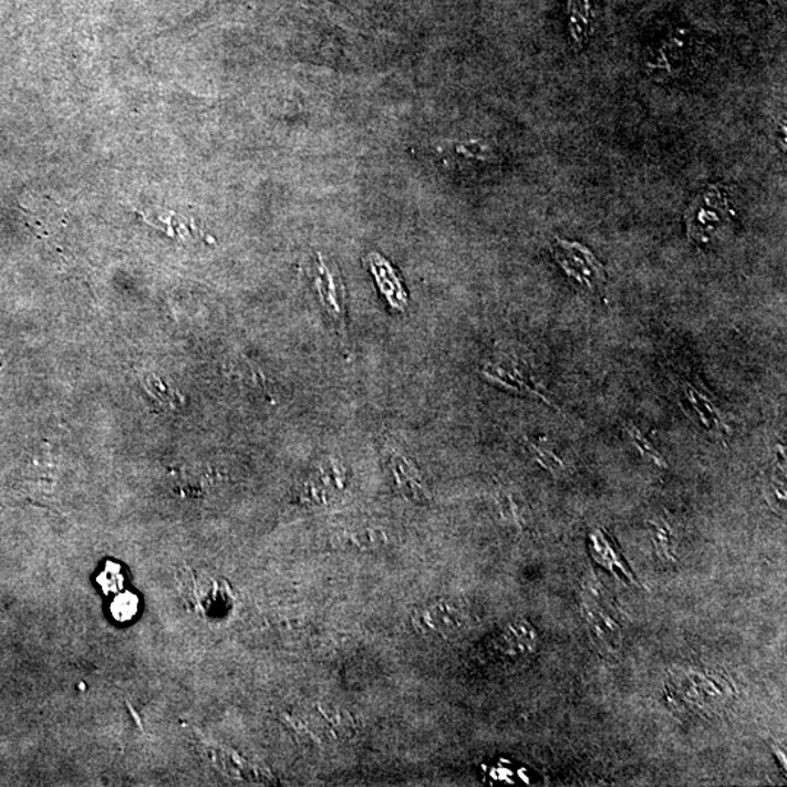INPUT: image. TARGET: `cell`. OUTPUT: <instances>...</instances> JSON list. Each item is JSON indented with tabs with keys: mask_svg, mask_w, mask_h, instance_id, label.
<instances>
[{
	"mask_svg": "<svg viewBox=\"0 0 787 787\" xmlns=\"http://www.w3.org/2000/svg\"><path fill=\"white\" fill-rule=\"evenodd\" d=\"M570 29L573 30L574 39L584 37L589 25V9L588 0H569Z\"/></svg>",
	"mask_w": 787,
	"mask_h": 787,
	"instance_id": "cell-14",
	"label": "cell"
},
{
	"mask_svg": "<svg viewBox=\"0 0 787 787\" xmlns=\"http://www.w3.org/2000/svg\"><path fill=\"white\" fill-rule=\"evenodd\" d=\"M734 687L724 675L703 670H674L666 683V697L676 711L713 716L734 698Z\"/></svg>",
	"mask_w": 787,
	"mask_h": 787,
	"instance_id": "cell-1",
	"label": "cell"
},
{
	"mask_svg": "<svg viewBox=\"0 0 787 787\" xmlns=\"http://www.w3.org/2000/svg\"><path fill=\"white\" fill-rule=\"evenodd\" d=\"M481 374L487 381L500 386V389L522 395H531V397L540 398L549 406H553L551 400L542 393L540 386L534 380L527 365L524 362H519L518 359H501V361L487 363L483 367Z\"/></svg>",
	"mask_w": 787,
	"mask_h": 787,
	"instance_id": "cell-3",
	"label": "cell"
},
{
	"mask_svg": "<svg viewBox=\"0 0 787 787\" xmlns=\"http://www.w3.org/2000/svg\"><path fill=\"white\" fill-rule=\"evenodd\" d=\"M527 446L529 453L536 458V462L546 469H549L550 473H553L555 476H560V474L565 472L563 459L557 457L553 451L549 449V446L531 439H527Z\"/></svg>",
	"mask_w": 787,
	"mask_h": 787,
	"instance_id": "cell-10",
	"label": "cell"
},
{
	"mask_svg": "<svg viewBox=\"0 0 787 787\" xmlns=\"http://www.w3.org/2000/svg\"><path fill=\"white\" fill-rule=\"evenodd\" d=\"M422 623L437 633H457L467 625V615L458 605L442 602L432 605L422 617Z\"/></svg>",
	"mask_w": 787,
	"mask_h": 787,
	"instance_id": "cell-7",
	"label": "cell"
},
{
	"mask_svg": "<svg viewBox=\"0 0 787 787\" xmlns=\"http://www.w3.org/2000/svg\"><path fill=\"white\" fill-rule=\"evenodd\" d=\"M147 394L155 400L159 406L168 410H174L182 406L184 400L183 395L174 390L172 385L165 384L159 376L154 374L147 375L144 382H142Z\"/></svg>",
	"mask_w": 787,
	"mask_h": 787,
	"instance_id": "cell-9",
	"label": "cell"
},
{
	"mask_svg": "<svg viewBox=\"0 0 787 787\" xmlns=\"http://www.w3.org/2000/svg\"><path fill=\"white\" fill-rule=\"evenodd\" d=\"M557 265L563 269L574 288L584 293L601 294L607 284V271L589 248L579 242L556 238L551 246Z\"/></svg>",
	"mask_w": 787,
	"mask_h": 787,
	"instance_id": "cell-2",
	"label": "cell"
},
{
	"mask_svg": "<svg viewBox=\"0 0 787 787\" xmlns=\"http://www.w3.org/2000/svg\"><path fill=\"white\" fill-rule=\"evenodd\" d=\"M652 532L653 546H655L656 553L662 557V559L675 561V555L672 553L671 549V538L672 532L669 524L664 521H651L649 522Z\"/></svg>",
	"mask_w": 787,
	"mask_h": 787,
	"instance_id": "cell-12",
	"label": "cell"
},
{
	"mask_svg": "<svg viewBox=\"0 0 787 787\" xmlns=\"http://www.w3.org/2000/svg\"><path fill=\"white\" fill-rule=\"evenodd\" d=\"M536 643L537 636L531 625L519 623L512 625L504 634L501 646L509 655H525V653L536 651Z\"/></svg>",
	"mask_w": 787,
	"mask_h": 787,
	"instance_id": "cell-8",
	"label": "cell"
},
{
	"mask_svg": "<svg viewBox=\"0 0 787 787\" xmlns=\"http://www.w3.org/2000/svg\"><path fill=\"white\" fill-rule=\"evenodd\" d=\"M589 547H591L593 559L604 566L605 569H609L610 573L615 574L617 578L620 577L625 579V581L636 583L632 572H630L623 559H621L619 551H617L615 546L612 545L604 529H593L591 536H589Z\"/></svg>",
	"mask_w": 787,
	"mask_h": 787,
	"instance_id": "cell-6",
	"label": "cell"
},
{
	"mask_svg": "<svg viewBox=\"0 0 787 787\" xmlns=\"http://www.w3.org/2000/svg\"><path fill=\"white\" fill-rule=\"evenodd\" d=\"M680 390L683 395L681 407L684 408L685 414L708 435L726 439L729 435L728 423L725 414L712 402V398L687 381H681Z\"/></svg>",
	"mask_w": 787,
	"mask_h": 787,
	"instance_id": "cell-4",
	"label": "cell"
},
{
	"mask_svg": "<svg viewBox=\"0 0 787 787\" xmlns=\"http://www.w3.org/2000/svg\"><path fill=\"white\" fill-rule=\"evenodd\" d=\"M582 611L593 641L605 651H619L621 646L620 624L602 609L601 601H583Z\"/></svg>",
	"mask_w": 787,
	"mask_h": 787,
	"instance_id": "cell-5",
	"label": "cell"
},
{
	"mask_svg": "<svg viewBox=\"0 0 787 787\" xmlns=\"http://www.w3.org/2000/svg\"><path fill=\"white\" fill-rule=\"evenodd\" d=\"M114 615L118 617V619H128V617H132L136 612V600L131 596V593H126V596L118 598L116 601V604L113 607Z\"/></svg>",
	"mask_w": 787,
	"mask_h": 787,
	"instance_id": "cell-15",
	"label": "cell"
},
{
	"mask_svg": "<svg viewBox=\"0 0 787 787\" xmlns=\"http://www.w3.org/2000/svg\"><path fill=\"white\" fill-rule=\"evenodd\" d=\"M625 431H628L630 439H632L633 445L636 446L639 453H641L644 458H648L649 462L655 464V466L657 467H669V463H666V459L662 457L660 451H657L655 446H653L651 442H649L648 437L644 436L641 431H639V427L628 425V429Z\"/></svg>",
	"mask_w": 787,
	"mask_h": 787,
	"instance_id": "cell-11",
	"label": "cell"
},
{
	"mask_svg": "<svg viewBox=\"0 0 787 787\" xmlns=\"http://www.w3.org/2000/svg\"><path fill=\"white\" fill-rule=\"evenodd\" d=\"M767 489L770 490V496L768 500L772 501L773 497L776 500L786 499V468H785V454H777L775 464L770 468V476H768Z\"/></svg>",
	"mask_w": 787,
	"mask_h": 787,
	"instance_id": "cell-13",
	"label": "cell"
}]
</instances>
